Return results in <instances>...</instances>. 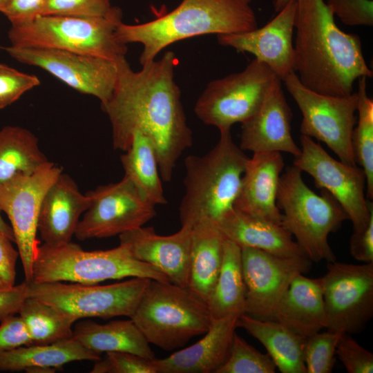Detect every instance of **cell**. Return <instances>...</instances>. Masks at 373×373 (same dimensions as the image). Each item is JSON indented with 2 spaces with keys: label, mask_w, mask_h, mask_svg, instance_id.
Segmentation results:
<instances>
[{
  "label": "cell",
  "mask_w": 373,
  "mask_h": 373,
  "mask_svg": "<svg viewBox=\"0 0 373 373\" xmlns=\"http://www.w3.org/2000/svg\"><path fill=\"white\" fill-rule=\"evenodd\" d=\"M300 153L293 165L311 175L321 189L338 202L352 224V231L364 229L373 217V204L366 199V176L362 168L336 160L307 136L300 137Z\"/></svg>",
  "instance_id": "7c38bea8"
},
{
  "label": "cell",
  "mask_w": 373,
  "mask_h": 373,
  "mask_svg": "<svg viewBox=\"0 0 373 373\" xmlns=\"http://www.w3.org/2000/svg\"><path fill=\"white\" fill-rule=\"evenodd\" d=\"M30 338V345H47L73 337L75 318L55 307L28 297L18 313Z\"/></svg>",
  "instance_id": "d6a6232c"
},
{
  "label": "cell",
  "mask_w": 373,
  "mask_h": 373,
  "mask_svg": "<svg viewBox=\"0 0 373 373\" xmlns=\"http://www.w3.org/2000/svg\"><path fill=\"white\" fill-rule=\"evenodd\" d=\"M120 157L124 171L140 193L155 206L165 204L155 149L151 140L140 132L132 135L131 145Z\"/></svg>",
  "instance_id": "4dcf8cb0"
},
{
  "label": "cell",
  "mask_w": 373,
  "mask_h": 373,
  "mask_svg": "<svg viewBox=\"0 0 373 373\" xmlns=\"http://www.w3.org/2000/svg\"><path fill=\"white\" fill-rule=\"evenodd\" d=\"M12 241L0 234V289H8L15 285L16 262L19 256Z\"/></svg>",
  "instance_id": "ee69618b"
},
{
  "label": "cell",
  "mask_w": 373,
  "mask_h": 373,
  "mask_svg": "<svg viewBox=\"0 0 373 373\" xmlns=\"http://www.w3.org/2000/svg\"><path fill=\"white\" fill-rule=\"evenodd\" d=\"M181 225L178 231L169 236L158 235L153 227L142 226L119 235V244L135 259L156 268L170 282L187 288L193 225Z\"/></svg>",
  "instance_id": "d6986e66"
},
{
  "label": "cell",
  "mask_w": 373,
  "mask_h": 373,
  "mask_svg": "<svg viewBox=\"0 0 373 373\" xmlns=\"http://www.w3.org/2000/svg\"><path fill=\"white\" fill-rule=\"evenodd\" d=\"M89 204L88 195L81 193L68 175L61 173L41 202L37 230L43 244L57 246L71 241L80 216Z\"/></svg>",
  "instance_id": "7402d4cb"
},
{
  "label": "cell",
  "mask_w": 373,
  "mask_h": 373,
  "mask_svg": "<svg viewBox=\"0 0 373 373\" xmlns=\"http://www.w3.org/2000/svg\"><path fill=\"white\" fill-rule=\"evenodd\" d=\"M9 0H0V11L6 5Z\"/></svg>",
  "instance_id": "681fc988"
},
{
  "label": "cell",
  "mask_w": 373,
  "mask_h": 373,
  "mask_svg": "<svg viewBox=\"0 0 373 373\" xmlns=\"http://www.w3.org/2000/svg\"><path fill=\"white\" fill-rule=\"evenodd\" d=\"M350 251L352 256L358 261L373 262V217L364 229L352 231Z\"/></svg>",
  "instance_id": "f6af8a7d"
},
{
  "label": "cell",
  "mask_w": 373,
  "mask_h": 373,
  "mask_svg": "<svg viewBox=\"0 0 373 373\" xmlns=\"http://www.w3.org/2000/svg\"><path fill=\"white\" fill-rule=\"evenodd\" d=\"M122 18L119 8L104 17L41 15L31 22L11 26L8 37L15 47L63 50L117 61L125 57L128 50L116 35Z\"/></svg>",
  "instance_id": "ba28073f"
},
{
  "label": "cell",
  "mask_w": 373,
  "mask_h": 373,
  "mask_svg": "<svg viewBox=\"0 0 373 373\" xmlns=\"http://www.w3.org/2000/svg\"><path fill=\"white\" fill-rule=\"evenodd\" d=\"M342 334L327 330L306 338L303 352L306 373L332 372L336 345Z\"/></svg>",
  "instance_id": "d590c367"
},
{
  "label": "cell",
  "mask_w": 373,
  "mask_h": 373,
  "mask_svg": "<svg viewBox=\"0 0 373 373\" xmlns=\"http://www.w3.org/2000/svg\"><path fill=\"white\" fill-rule=\"evenodd\" d=\"M218 226L226 239L241 248H256L281 256L305 255L282 224L245 215L234 208L220 219Z\"/></svg>",
  "instance_id": "d4e9b609"
},
{
  "label": "cell",
  "mask_w": 373,
  "mask_h": 373,
  "mask_svg": "<svg viewBox=\"0 0 373 373\" xmlns=\"http://www.w3.org/2000/svg\"><path fill=\"white\" fill-rule=\"evenodd\" d=\"M282 82L302 113L301 134L325 144L341 161L356 165L352 145L356 92L347 96L321 94L302 84L294 71Z\"/></svg>",
  "instance_id": "8fae6325"
},
{
  "label": "cell",
  "mask_w": 373,
  "mask_h": 373,
  "mask_svg": "<svg viewBox=\"0 0 373 373\" xmlns=\"http://www.w3.org/2000/svg\"><path fill=\"white\" fill-rule=\"evenodd\" d=\"M246 286L245 314L260 320H274L276 308L294 278L309 271L305 256H281L252 247L241 248Z\"/></svg>",
  "instance_id": "e0dca14e"
},
{
  "label": "cell",
  "mask_w": 373,
  "mask_h": 373,
  "mask_svg": "<svg viewBox=\"0 0 373 373\" xmlns=\"http://www.w3.org/2000/svg\"><path fill=\"white\" fill-rule=\"evenodd\" d=\"M127 277L169 281L154 267L135 259L120 244L111 249L88 251L70 241L57 246L39 245L31 282L96 285Z\"/></svg>",
  "instance_id": "52a82bcc"
},
{
  "label": "cell",
  "mask_w": 373,
  "mask_h": 373,
  "mask_svg": "<svg viewBox=\"0 0 373 373\" xmlns=\"http://www.w3.org/2000/svg\"><path fill=\"white\" fill-rule=\"evenodd\" d=\"M281 82L276 78L257 111L242 123L239 146L242 151L300 155V148L291 133L292 112Z\"/></svg>",
  "instance_id": "ffe728a7"
},
{
  "label": "cell",
  "mask_w": 373,
  "mask_h": 373,
  "mask_svg": "<svg viewBox=\"0 0 373 373\" xmlns=\"http://www.w3.org/2000/svg\"><path fill=\"white\" fill-rule=\"evenodd\" d=\"M111 0H48L42 15L78 17H104L119 8L112 6Z\"/></svg>",
  "instance_id": "8d00e7d4"
},
{
  "label": "cell",
  "mask_w": 373,
  "mask_h": 373,
  "mask_svg": "<svg viewBox=\"0 0 373 373\" xmlns=\"http://www.w3.org/2000/svg\"><path fill=\"white\" fill-rule=\"evenodd\" d=\"M289 0H274L273 6L276 12H279Z\"/></svg>",
  "instance_id": "c3c4849f"
},
{
  "label": "cell",
  "mask_w": 373,
  "mask_h": 373,
  "mask_svg": "<svg viewBox=\"0 0 373 373\" xmlns=\"http://www.w3.org/2000/svg\"><path fill=\"white\" fill-rule=\"evenodd\" d=\"M13 59L39 67L75 90L106 102L114 90L116 61L67 50L31 47L0 46Z\"/></svg>",
  "instance_id": "2e32d148"
},
{
  "label": "cell",
  "mask_w": 373,
  "mask_h": 373,
  "mask_svg": "<svg viewBox=\"0 0 373 373\" xmlns=\"http://www.w3.org/2000/svg\"><path fill=\"white\" fill-rule=\"evenodd\" d=\"M130 318L149 344L166 351L205 334L213 321L207 305L188 288L152 279Z\"/></svg>",
  "instance_id": "5b68a950"
},
{
  "label": "cell",
  "mask_w": 373,
  "mask_h": 373,
  "mask_svg": "<svg viewBox=\"0 0 373 373\" xmlns=\"http://www.w3.org/2000/svg\"><path fill=\"white\" fill-rule=\"evenodd\" d=\"M284 166L280 152L254 153L247 160L233 208L245 215L282 224L277 194Z\"/></svg>",
  "instance_id": "44dd1931"
},
{
  "label": "cell",
  "mask_w": 373,
  "mask_h": 373,
  "mask_svg": "<svg viewBox=\"0 0 373 373\" xmlns=\"http://www.w3.org/2000/svg\"><path fill=\"white\" fill-rule=\"evenodd\" d=\"M90 204L75 236L79 240L109 238L141 227L156 215L149 202L126 175L115 183L86 193Z\"/></svg>",
  "instance_id": "9a60e30c"
},
{
  "label": "cell",
  "mask_w": 373,
  "mask_h": 373,
  "mask_svg": "<svg viewBox=\"0 0 373 373\" xmlns=\"http://www.w3.org/2000/svg\"><path fill=\"white\" fill-rule=\"evenodd\" d=\"M237 327L263 345L280 372L306 373L303 354L306 338L275 320H260L245 314L238 316Z\"/></svg>",
  "instance_id": "4316f807"
},
{
  "label": "cell",
  "mask_w": 373,
  "mask_h": 373,
  "mask_svg": "<svg viewBox=\"0 0 373 373\" xmlns=\"http://www.w3.org/2000/svg\"><path fill=\"white\" fill-rule=\"evenodd\" d=\"M48 162L31 131L18 126L0 129V185L17 174L33 173Z\"/></svg>",
  "instance_id": "1f68e13d"
},
{
  "label": "cell",
  "mask_w": 373,
  "mask_h": 373,
  "mask_svg": "<svg viewBox=\"0 0 373 373\" xmlns=\"http://www.w3.org/2000/svg\"><path fill=\"white\" fill-rule=\"evenodd\" d=\"M248 159L233 142L231 130L220 131L218 142L206 154L186 157L181 224L193 225L201 219L218 224L233 209Z\"/></svg>",
  "instance_id": "277c9868"
},
{
  "label": "cell",
  "mask_w": 373,
  "mask_h": 373,
  "mask_svg": "<svg viewBox=\"0 0 373 373\" xmlns=\"http://www.w3.org/2000/svg\"><path fill=\"white\" fill-rule=\"evenodd\" d=\"M61 173V167L48 161L33 173L17 174L0 185V208L10 221L28 283L32 279L33 260L40 245L37 234L41 202Z\"/></svg>",
  "instance_id": "5bb4252c"
},
{
  "label": "cell",
  "mask_w": 373,
  "mask_h": 373,
  "mask_svg": "<svg viewBox=\"0 0 373 373\" xmlns=\"http://www.w3.org/2000/svg\"><path fill=\"white\" fill-rule=\"evenodd\" d=\"M73 336L82 345L99 354L108 352H126L148 359L155 355L142 332L130 318L106 324L94 321L79 322Z\"/></svg>",
  "instance_id": "f1b7e54d"
},
{
  "label": "cell",
  "mask_w": 373,
  "mask_h": 373,
  "mask_svg": "<svg viewBox=\"0 0 373 373\" xmlns=\"http://www.w3.org/2000/svg\"><path fill=\"white\" fill-rule=\"evenodd\" d=\"M274 320L307 338L326 328V315L321 277L297 275L280 300Z\"/></svg>",
  "instance_id": "cb8c5ba5"
},
{
  "label": "cell",
  "mask_w": 373,
  "mask_h": 373,
  "mask_svg": "<svg viewBox=\"0 0 373 373\" xmlns=\"http://www.w3.org/2000/svg\"><path fill=\"white\" fill-rule=\"evenodd\" d=\"M241 1L248 4H249V3L251 1V0H241Z\"/></svg>",
  "instance_id": "f907efd6"
},
{
  "label": "cell",
  "mask_w": 373,
  "mask_h": 373,
  "mask_svg": "<svg viewBox=\"0 0 373 373\" xmlns=\"http://www.w3.org/2000/svg\"><path fill=\"white\" fill-rule=\"evenodd\" d=\"M96 361L92 373H156L152 360L126 352H106Z\"/></svg>",
  "instance_id": "74e56055"
},
{
  "label": "cell",
  "mask_w": 373,
  "mask_h": 373,
  "mask_svg": "<svg viewBox=\"0 0 373 373\" xmlns=\"http://www.w3.org/2000/svg\"><path fill=\"white\" fill-rule=\"evenodd\" d=\"M256 28L254 10L241 0H182L172 11L150 21L135 25L120 22L116 35L126 45L143 46L142 66L179 41L208 34H238Z\"/></svg>",
  "instance_id": "3957f363"
},
{
  "label": "cell",
  "mask_w": 373,
  "mask_h": 373,
  "mask_svg": "<svg viewBox=\"0 0 373 373\" xmlns=\"http://www.w3.org/2000/svg\"><path fill=\"white\" fill-rule=\"evenodd\" d=\"M276 77L268 66L254 59L242 71L210 82L196 101L195 113L220 132L231 130L254 115Z\"/></svg>",
  "instance_id": "30bf717a"
},
{
  "label": "cell",
  "mask_w": 373,
  "mask_h": 373,
  "mask_svg": "<svg viewBox=\"0 0 373 373\" xmlns=\"http://www.w3.org/2000/svg\"><path fill=\"white\" fill-rule=\"evenodd\" d=\"M245 298L241 247L225 239L220 273L207 303L212 319L245 314Z\"/></svg>",
  "instance_id": "f546056e"
},
{
  "label": "cell",
  "mask_w": 373,
  "mask_h": 373,
  "mask_svg": "<svg viewBox=\"0 0 373 373\" xmlns=\"http://www.w3.org/2000/svg\"><path fill=\"white\" fill-rule=\"evenodd\" d=\"M358 121L352 135L356 164L366 176V198H373V100L367 93V77L358 79Z\"/></svg>",
  "instance_id": "836d02e7"
},
{
  "label": "cell",
  "mask_w": 373,
  "mask_h": 373,
  "mask_svg": "<svg viewBox=\"0 0 373 373\" xmlns=\"http://www.w3.org/2000/svg\"><path fill=\"white\" fill-rule=\"evenodd\" d=\"M116 64L114 90L101 104L111 124L113 147L125 151L133 133L144 134L154 144L162 180L171 182L177 161L193 144L181 91L174 80L178 59L172 51H167L137 72L126 57Z\"/></svg>",
  "instance_id": "6da1fadb"
},
{
  "label": "cell",
  "mask_w": 373,
  "mask_h": 373,
  "mask_svg": "<svg viewBox=\"0 0 373 373\" xmlns=\"http://www.w3.org/2000/svg\"><path fill=\"white\" fill-rule=\"evenodd\" d=\"M297 0H289L264 26L238 34L217 35L218 43L238 52H249L283 81L294 71V30Z\"/></svg>",
  "instance_id": "ac0fdd59"
},
{
  "label": "cell",
  "mask_w": 373,
  "mask_h": 373,
  "mask_svg": "<svg viewBox=\"0 0 373 373\" xmlns=\"http://www.w3.org/2000/svg\"><path fill=\"white\" fill-rule=\"evenodd\" d=\"M28 290L26 280L8 289H0V321L19 313L28 298Z\"/></svg>",
  "instance_id": "bcb514c9"
},
{
  "label": "cell",
  "mask_w": 373,
  "mask_h": 373,
  "mask_svg": "<svg viewBox=\"0 0 373 373\" xmlns=\"http://www.w3.org/2000/svg\"><path fill=\"white\" fill-rule=\"evenodd\" d=\"M40 83L37 76L22 73L0 63V109L15 102Z\"/></svg>",
  "instance_id": "f35d334b"
},
{
  "label": "cell",
  "mask_w": 373,
  "mask_h": 373,
  "mask_svg": "<svg viewBox=\"0 0 373 373\" xmlns=\"http://www.w3.org/2000/svg\"><path fill=\"white\" fill-rule=\"evenodd\" d=\"M48 0H9L0 11L11 26L31 22L41 16Z\"/></svg>",
  "instance_id": "b9f144b4"
},
{
  "label": "cell",
  "mask_w": 373,
  "mask_h": 373,
  "mask_svg": "<svg viewBox=\"0 0 373 373\" xmlns=\"http://www.w3.org/2000/svg\"><path fill=\"white\" fill-rule=\"evenodd\" d=\"M334 15L350 26H372V0H327L326 3Z\"/></svg>",
  "instance_id": "60d3db41"
},
{
  "label": "cell",
  "mask_w": 373,
  "mask_h": 373,
  "mask_svg": "<svg viewBox=\"0 0 373 373\" xmlns=\"http://www.w3.org/2000/svg\"><path fill=\"white\" fill-rule=\"evenodd\" d=\"M276 369L268 353L259 352L235 332L229 356L216 373H274Z\"/></svg>",
  "instance_id": "e575fe53"
},
{
  "label": "cell",
  "mask_w": 373,
  "mask_h": 373,
  "mask_svg": "<svg viewBox=\"0 0 373 373\" xmlns=\"http://www.w3.org/2000/svg\"><path fill=\"white\" fill-rule=\"evenodd\" d=\"M0 208V234L5 236L9 238L12 242H15V236L11 226L8 225L3 219L1 215Z\"/></svg>",
  "instance_id": "7dc6e473"
},
{
  "label": "cell",
  "mask_w": 373,
  "mask_h": 373,
  "mask_svg": "<svg viewBox=\"0 0 373 373\" xmlns=\"http://www.w3.org/2000/svg\"><path fill=\"white\" fill-rule=\"evenodd\" d=\"M225 239L213 220L201 219L193 224L187 288L206 304L220 273Z\"/></svg>",
  "instance_id": "484cf974"
},
{
  "label": "cell",
  "mask_w": 373,
  "mask_h": 373,
  "mask_svg": "<svg viewBox=\"0 0 373 373\" xmlns=\"http://www.w3.org/2000/svg\"><path fill=\"white\" fill-rule=\"evenodd\" d=\"M238 316L213 319L209 330L195 343L164 358L152 361L156 373H216L227 359Z\"/></svg>",
  "instance_id": "603a6c76"
},
{
  "label": "cell",
  "mask_w": 373,
  "mask_h": 373,
  "mask_svg": "<svg viewBox=\"0 0 373 373\" xmlns=\"http://www.w3.org/2000/svg\"><path fill=\"white\" fill-rule=\"evenodd\" d=\"M321 281L325 329L350 334L360 332L373 316V262H329Z\"/></svg>",
  "instance_id": "4fadbf2b"
},
{
  "label": "cell",
  "mask_w": 373,
  "mask_h": 373,
  "mask_svg": "<svg viewBox=\"0 0 373 373\" xmlns=\"http://www.w3.org/2000/svg\"><path fill=\"white\" fill-rule=\"evenodd\" d=\"M313 191L304 182L302 171L292 165L281 174L277 205L283 211L282 225L296 238L312 262L336 260L328 242L348 216L327 191Z\"/></svg>",
  "instance_id": "8992f818"
},
{
  "label": "cell",
  "mask_w": 373,
  "mask_h": 373,
  "mask_svg": "<svg viewBox=\"0 0 373 373\" xmlns=\"http://www.w3.org/2000/svg\"><path fill=\"white\" fill-rule=\"evenodd\" d=\"M294 27V72L306 88L347 96L359 77H372L360 37L337 26L324 0H297Z\"/></svg>",
  "instance_id": "7a4b0ae2"
},
{
  "label": "cell",
  "mask_w": 373,
  "mask_h": 373,
  "mask_svg": "<svg viewBox=\"0 0 373 373\" xmlns=\"http://www.w3.org/2000/svg\"><path fill=\"white\" fill-rule=\"evenodd\" d=\"M30 345L29 334L19 316L13 315L1 321L0 354L20 346Z\"/></svg>",
  "instance_id": "7bdbcfd3"
},
{
  "label": "cell",
  "mask_w": 373,
  "mask_h": 373,
  "mask_svg": "<svg viewBox=\"0 0 373 373\" xmlns=\"http://www.w3.org/2000/svg\"><path fill=\"white\" fill-rule=\"evenodd\" d=\"M101 354L88 350L73 336L47 345H23L0 354V372L55 369L76 361H97Z\"/></svg>",
  "instance_id": "83f0119b"
},
{
  "label": "cell",
  "mask_w": 373,
  "mask_h": 373,
  "mask_svg": "<svg viewBox=\"0 0 373 373\" xmlns=\"http://www.w3.org/2000/svg\"><path fill=\"white\" fill-rule=\"evenodd\" d=\"M336 354L348 373L373 372V354L361 346L350 334L341 335Z\"/></svg>",
  "instance_id": "ab89813d"
},
{
  "label": "cell",
  "mask_w": 373,
  "mask_h": 373,
  "mask_svg": "<svg viewBox=\"0 0 373 373\" xmlns=\"http://www.w3.org/2000/svg\"><path fill=\"white\" fill-rule=\"evenodd\" d=\"M151 279L133 278L105 285L28 283V297L49 304L76 321L131 317Z\"/></svg>",
  "instance_id": "9c48e42d"
}]
</instances>
